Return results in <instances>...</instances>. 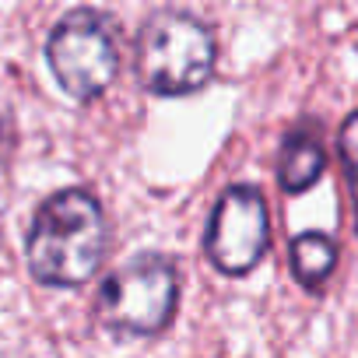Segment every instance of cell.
<instances>
[{"label":"cell","instance_id":"cell-1","mask_svg":"<svg viewBox=\"0 0 358 358\" xmlns=\"http://www.w3.org/2000/svg\"><path fill=\"white\" fill-rule=\"evenodd\" d=\"M106 246L109 229L102 204L81 187H64L32 215L25 236L29 274L46 288H81L99 274Z\"/></svg>","mask_w":358,"mask_h":358},{"label":"cell","instance_id":"cell-2","mask_svg":"<svg viewBox=\"0 0 358 358\" xmlns=\"http://www.w3.org/2000/svg\"><path fill=\"white\" fill-rule=\"evenodd\" d=\"M218 67L215 29L179 8L151 11L134 39V74L162 99L201 92Z\"/></svg>","mask_w":358,"mask_h":358},{"label":"cell","instance_id":"cell-3","mask_svg":"<svg viewBox=\"0 0 358 358\" xmlns=\"http://www.w3.org/2000/svg\"><path fill=\"white\" fill-rule=\"evenodd\" d=\"M179 309V271L165 253H137L106 274L99 323L116 337H158Z\"/></svg>","mask_w":358,"mask_h":358},{"label":"cell","instance_id":"cell-4","mask_svg":"<svg viewBox=\"0 0 358 358\" xmlns=\"http://www.w3.org/2000/svg\"><path fill=\"white\" fill-rule=\"evenodd\" d=\"M46 64L74 102H95L120 74L116 22L95 8L67 11L50 29Z\"/></svg>","mask_w":358,"mask_h":358},{"label":"cell","instance_id":"cell-5","mask_svg":"<svg viewBox=\"0 0 358 358\" xmlns=\"http://www.w3.org/2000/svg\"><path fill=\"white\" fill-rule=\"evenodd\" d=\"M271 246V215L260 187L232 183L218 194L211 208V222L204 232L208 260L218 274L243 278L250 274Z\"/></svg>","mask_w":358,"mask_h":358},{"label":"cell","instance_id":"cell-6","mask_svg":"<svg viewBox=\"0 0 358 358\" xmlns=\"http://www.w3.org/2000/svg\"><path fill=\"white\" fill-rule=\"evenodd\" d=\"M327 169V151L323 144L306 134V130H292L281 148H278V187L285 194H306L320 183V176Z\"/></svg>","mask_w":358,"mask_h":358},{"label":"cell","instance_id":"cell-7","mask_svg":"<svg viewBox=\"0 0 358 358\" xmlns=\"http://www.w3.org/2000/svg\"><path fill=\"white\" fill-rule=\"evenodd\" d=\"M337 243L327 236V232H302L292 239V253H288V264H292V274L302 288H320L334 267H337Z\"/></svg>","mask_w":358,"mask_h":358},{"label":"cell","instance_id":"cell-8","mask_svg":"<svg viewBox=\"0 0 358 358\" xmlns=\"http://www.w3.org/2000/svg\"><path fill=\"white\" fill-rule=\"evenodd\" d=\"M337 155H341L344 179L351 190V211H355V232H358V109L348 113L337 130Z\"/></svg>","mask_w":358,"mask_h":358}]
</instances>
